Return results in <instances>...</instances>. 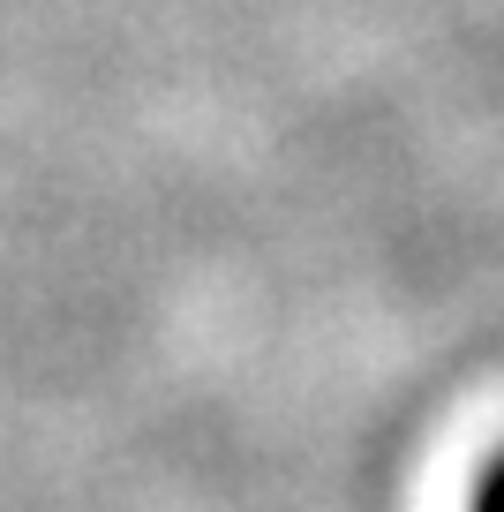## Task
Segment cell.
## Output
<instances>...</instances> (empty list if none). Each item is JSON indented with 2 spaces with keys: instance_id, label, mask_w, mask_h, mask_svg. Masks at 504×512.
Masks as SVG:
<instances>
[{
  "instance_id": "6da1fadb",
  "label": "cell",
  "mask_w": 504,
  "mask_h": 512,
  "mask_svg": "<svg viewBox=\"0 0 504 512\" xmlns=\"http://www.w3.org/2000/svg\"><path fill=\"white\" fill-rule=\"evenodd\" d=\"M467 512H504V452L474 475V490H467Z\"/></svg>"
}]
</instances>
